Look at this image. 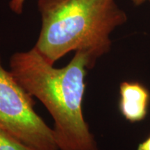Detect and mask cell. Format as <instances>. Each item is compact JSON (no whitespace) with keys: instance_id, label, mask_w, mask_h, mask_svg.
Instances as JSON below:
<instances>
[{"instance_id":"cell-6","label":"cell","mask_w":150,"mask_h":150,"mask_svg":"<svg viewBox=\"0 0 150 150\" xmlns=\"http://www.w3.org/2000/svg\"><path fill=\"white\" fill-rule=\"evenodd\" d=\"M25 1L26 0H11L9 2V7L15 13L22 14Z\"/></svg>"},{"instance_id":"cell-2","label":"cell","mask_w":150,"mask_h":150,"mask_svg":"<svg viewBox=\"0 0 150 150\" xmlns=\"http://www.w3.org/2000/svg\"><path fill=\"white\" fill-rule=\"evenodd\" d=\"M41 29L33 47L54 65L70 52L88 55L94 67L110 52L112 31L127 20L115 0H38Z\"/></svg>"},{"instance_id":"cell-9","label":"cell","mask_w":150,"mask_h":150,"mask_svg":"<svg viewBox=\"0 0 150 150\" xmlns=\"http://www.w3.org/2000/svg\"><path fill=\"white\" fill-rule=\"evenodd\" d=\"M149 1H150V0H149Z\"/></svg>"},{"instance_id":"cell-3","label":"cell","mask_w":150,"mask_h":150,"mask_svg":"<svg viewBox=\"0 0 150 150\" xmlns=\"http://www.w3.org/2000/svg\"><path fill=\"white\" fill-rule=\"evenodd\" d=\"M33 102L0 60V130L34 150H59L53 129L38 115Z\"/></svg>"},{"instance_id":"cell-8","label":"cell","mask_w":150,"mask_h":150,"mask_svg":"<svg viewBox=\"0 0 150 150\" xmlns=\"http://www.w3.org/2000/svg\"><path fill=\"white\" fill-rule=\"evenodd\" d=\"M132 1V2L136 6H140L143 4L145 2V1H147V0H131Z\"/></svg>"},{"instance_id":"cell-1","label":"cell","mask_w":150,"mask_h":150,"mask_svg":"<svg viewBox=\"0 0 150 150\" xmlns=\"http://www.w3.org/2000/svg\"><path fill=\"white\" fill-rule=\"evenodd\" d=\"M93 67L88 55L83 52H75L68 64L61 68L49 63L34 47L11 57V74L51 115L59 150H98L82 106L86 71Z\"/></svg>"},{"instance_id":"cell-4","label":"cell","mask_w":150,"mask_h":150,"mask_svg":"<svg viewBox=\"0 0 150 150\" xmlns=\"http://www.w3.org/2000/svg\"><path fill=\"white\" fill-rule=\"evenodd\" d=\"M150 104V92L145 85L137 81H124L120 86L119 109L130 122L143 120Z\"/></svg>"},{"instance_id":"cell-5","label":"cell","mask_w":150,"mask_h":150,"mask_svg":"<svg viewBox=\"0 0 150 150\" xmlns=\"http://www.w3.org/2000/svg\"><path fill=\"white\" fill-rule=\"evenodd\" d=\"M0 150H34L0 130Z\"/></svg>"},{"instance_id":"cell-7","label":"cell","mask_w":150,"mask_h":150,"mask_svg":"<svg viewBox=\"0 0 150 150\" xmlns=\"http://www.w3.org/2000/svg\"><path fill=\"white\" fill-rule=\"evenodd\" d=\"M137 150H150V135L138 145Z\"/></svg>"}]
</instances>
